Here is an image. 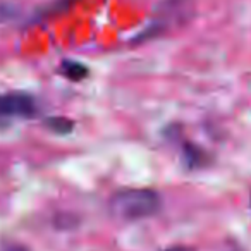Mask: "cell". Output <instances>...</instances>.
I'll use <instances>...</instances> for the list:
<instances>
[{"label":"cell","instance_id":"obj_1","mask_svg":"<svg viewBox=\"0 0 251 251\" xmlns=\"http://www.w3.org/2000/svg\"><path fill=\"white\" fill-rule=\"evenodd\" d=\"M112 215L122 220H141L162 210V196L153 189L127 188L114 193L108 201Z\"/></svg>","mask_w":251,"mask_h":251},{"label":"cell","instance_id":"obj_2","mask_svg":"<svg viewBox=\"0 0 251 251\" xmlns=\"http://www.w3.org/2000/svg\"><path fill=\"white\" fill-rule=\"evenodd\" d=\"M195 14V0H164L155 11V19L140 36L138 42L155 38L167 28L188 23Z\"/></svg>","mask_w":251,"mask_h":251},{"label":"cell","instance_id":"obj_3","mask_svg":"<svg viewBox=\"0 0 251 251\" xmlns=\"http://www.w3.org/2000/svg\"><path fill=\"white\" fill-rule=\"evenodd\" d=\"M40 115V105L26 91L0 93V122L12 119H35Z\"/></svg>","mask_w":251,"mask_h":251},{"label":"cell","instance_id":"obj_4","mask_svg":"<svg viewBox=\"0 0 251 251\" xmlns=\"http://www.w3.org/2000/svg\"><path fill=\"white\" fill-rule=\"evenodd\" d=\"M174 141H177L182 165L188 171H200V169H206L208 165H212L213 157L203 147H200V145L193 143L189 140H184L179 133L174 138Z\"/></svg>","mask_w":251,"mask_h":251},{"label":"cell","instance_id":"obj_5","mask_svg":"<svg viewBox=\"0 0 251 251\" xmlns=\"http://www.w3.org/2000/svg\"><path fill=\"white\" fill-rule=\"evenodd\" d=\"M59 73H60V76H64L66 79L77 83V81L86 79L88 74H90V69H88L84 64L77 62V60L66 59V60H62V64L59 66Z\"/></svg>","mask_w":251,"mask_h":251},{"label":"cell","instance_id":"obj_6","mask_svg":"<svg viewBox=\"0 0 251 251\" xmlns=\"http://www.w3.org/2000/svg\"><path fill=\"white\" fill-rule=\"evenodd\" d=\"M45 127L52 133L59 134V136H66V134H71L74 131V121L67 117H62V115H57V117H47L43 121Z\"/></svg>","mask_w":251,"mask_h":251},{"label":"cell","instance_id":"obj_7","mask_svg":"<svg viewBox=\"0 0 251 251\" xmlns=\"http://www.w3.org/2000/svg\"><path fill=\"white\" fill-rule=\"evenodd\" d=\"M16 16V9L9 4H0V23L9 21L11 18Z\"/></svg>","mask_w":251,"mask_h":251},{"label":"cell","instance_id":"obj_8","mask_svg":"<svg viewBox=\"0 0 251 251\" xmlns=\"http://www.w3.org/2000/svg\"><path fill=\"white\" fill-rule=\"evenodd\" d=\"M0 251H28L25 246H21V244H7L5 248H2Z\"/></svg>","mask_w":251,"mask_h":251},{"label":"cell","instance_id":"obj_9","mask_svg":"<svg viewBox=\"0 0 251 251\" xmlns=\"http://www.w3.org/2000/svg\"><path fill=\"white\" fill-rule=\"evenodd\" d=\"M162 251H195L193 248H188V246H171V248H165Z\"/></svg>","mask_w":251,"mask_h":251}]
</instances>
